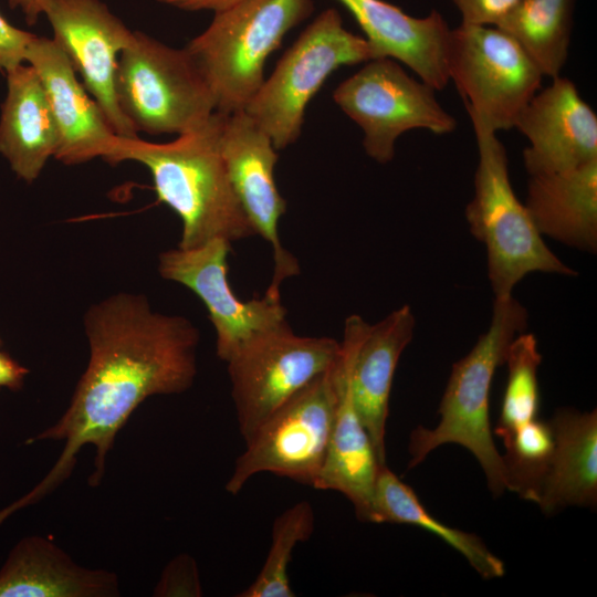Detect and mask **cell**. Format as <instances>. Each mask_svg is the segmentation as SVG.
<instances>
[{"mask_svg": "<svg viewBox=\"0 0 597 597\" xmlns=\"http://www.w3.org/2000/svg\"><path fill=\"white\" fill-rule=\"evenodd\" d=\"M84 327L90 359L69 408L53 426L27 441H63L62 452L30 493L0 512V521L67 480L86 444L95 447L88 483L97 486L106 455L133 411L151 396L181 394L195 381L197 327L184 316L153 311L144 295L118 293L104 298L86 312Z\"/></svg>", "mask_w": 597, "mask_h": 597, "instance_id": "6da1fadb", "label": "cell"}, {"mask_svg": "<svg viewBox=\"0 0 597 597\" xmlns=\"http://www.w3.org/2000/svg\"><path fill=\"white\" fill-rule=\"evenodd\" d=\"M222 113L193 132L168 143L119 136L108 164L133 160L150 172L159 201L181 220L178 248L192 249L213 240L230 243L255 235L230 184L220 150Z\"/></svg>", "mask_w": 597, "mask_h": 597, "instance_id": "7a4b0ae2", "label": "cell"}, {"mask_svg": "<svg viewBox=\"0 0 597 597\" xmlns=\"http://www.w3.org/2000/svg\"><path fill=\"white\" fill-rule=\"evenodd\" d=\"M527 312L513 296L494 300L491 324L473 348L453 364L442 396L440 421L433 429L418 426L410 434L408 470L446 443L468 449L480 463L494 496L506 486L502 455L495 448L489 416L490 389L496 368L504 364L513 338L527 325Z\"/></svg>", "mask_w": 597, "mask_h": 597, "instance_id": "3957f363", "label": "cell"}, {"mask_svg": "<svg viewBox=\"0 0 597 597\" xmlns=\"http://www.w3.org/2000/svg\"><path fill=\"white\" fill-rule=\"evenodd\" d=\"M479 153L474 196L467 205L471 233L486 249L488 276L494 300L512 296L514 286L534 272L566 276L576 271L546 245L510 181L504 145L496 133L471 121Z\"/></svg>", "mask_w": 597, "mask_h": 597, "instance_id": "277c9868", "label": "cell"}, {"mask_svg": "<svg viewBox=\"0 0 597 597\" xmlns=\"http://www.w3.org/2000/svg\"><path fill=\"white\" fill-rule=\"evenodd\" d=\"M312 11L313 0H241L214 13L185 49L213 96L216 112L245 108L264 81L270 54Z\"/></svg>", "mask_w": 597, "mask_h": 597, "instance_id": "5b68a950", "label": "cell"}, {"mask_svg": "<svg viewBox=\"0 0 597 597\" xmlns=\"http://www.w3.org/2000/svg\"><path fill=\"white\" fill-rule=\"evenodd\" d=\"M377 59L365 38L343 25L334 8L322 11L283 54L243 109L272 139L276 150L300 137L312 97L338 67Z\"/></svg>", "mask_w": 597, "mask_h": 597, "instance_id": "8992f818", "label": "cell"}, {"mask_svg": "<svg viewBox=\"0 0 597 597\" xmlns=\"http://www.w3.org/2000/svg\"><path fill=\"white\" fill-rule=\"evenodd\" d=\"M115 91L118 106L137 132L182 135L205 126L213 96L186 49L170 48L140 32L122 51Z\"/></svg>", "mask_w": 597, "mask_h": 597, "instance_id": "52a82bcc", "label": "cell"}, {"mask_svg": "<svg viewBox=\"0 0 597 597\" xmlns=\"http://www.w3.org/2000/svg\"><path fill=\"white\" fill-rule=\"evenodd\" d=\"M447 70L470 119L495 133L514 128L544 77L505 31L467 23L450 30Z\"/></svg>", "mask_w": 597, "mask_h": 597, "instance_id": "ba28073f", "label": "cell"}, {"mask_svg": "<svg viewBox=\"0 0 597 597\" xmlns=\"http://www.w3.org/2000/svg\"><path fill=\"white\" fill-rule=\"evenodd\" d=\"M339 347L332 337L295 334L287 321L242 345L226 364L244 442L290 398L329 369Z\"/></svg>", "mask_w": 597, "mask_h": 597, "instance_id": "9c48e42d", "label": "cell"}, {"mask_svg": "<svg viewBox=\"0 0 597 597\" xmlns=\"http://www.w3.org/2000/svg\"><path fill=\"white\" fill-rule=\"evenodd\" d=\"M335 363L290 398L244 442L245 449L237 458L226 483L227 492L237 495L253 475L262 472L314 486L336 410Z\"/></svg>", "mask_w": 597, "mask_h": 597, "instance_id": "30bf717a", "label": "cell"}, {"mask_svg": "<svg viewBox=\"0 0 597 597\" xmlns=\"http://www.w3.org/2000/svg\"><path fill=\"white\" fill-rule=\"evenodd\" d=\"M333 98L363 129L365 151L379 164L394 158L396 140L408 130L444 135L457 127L455 118L437 100L436 90L408 75L390 57L367 61L335 88Z\"/></svg>", "mask_w": 597, "mask_h": 597, "instance_id": "8fae6325", "label": "cell"}, {"mask_svg": "<svg viewBox=\"0 0 597 597\" xmlns=\"http://www.w3.org/2000/svg\"><path fill=\"white\" fill-rule=\"evenodd\" d=\"M231 243L213 239L192 249L176 248L159 254L158 271L167 281L195 293L206 306L216 331V353L227 363L255 335L286 321L281 298L265 294L243 301L229 282Z\"/></svg>", "mask_w": 597, "mask_h": 597, "instance_id": "7c38bea8", "label": "cell"}, {"mask_svg": "<svg viewBox=\"0 0 597 597\" xmlns=\"http://www.w3.org/2000/svg\"><path fill=\"white\" fill-rule=\"evenodd\" d=\"M219 144L230 184L255 235L272 249L273 274L264 294L281 298L282 283L300 274L301 269L279 234L286 201L274 178L276 149L271 137L244 111L223 114Z\"/></svg>", "mask_w": 597, "mask_h": 597, "instance_id": "4fadbf2b", "label": "cell"}, {"mask_svg": "<svg viewBox=\"0 0 597 597\" xmlns=\"http://www.w3.org/2000/svg\"><path fill=\"white\" fill-rule=\"evenodd\" d=\"M44 14L53 29L54 42L69 57L114 132L125 138L138 137L122 113L115 91L119 54L132 43L135 31L100 0H48Z\"/></svg>", "mask_w": 597, "mask_h": 597, "instance_id": "5bb4252c", "label": "cell"}, {"mask_svg": "<svg viewBox=\"0 0 597 597\" xmlns=\"http://www.w3.org/2000/svg\"><path fill=\"white\" fill-rule=\"evenodd\" d=\"M368 326L356 314L345 320L343 341L335 363L336 410L326 455L313 486L345 495L363 522H369L376 480L383 467L358 416L352 389L355 356Z\"/></svg>", "mask_w": 597, "mask_h": 597, "instance_id": "9a60e30c", "label": "cell"}, {"mask_svg": "<svg viewBox=\"0 0 597 597\" xmlns=\"http://www.w3.org/2000/svg\"><path fill=\"white\" fill-rule=\"evenodd\" d=\"M514 128L528 142L523 163L531 176L552 175L597 160V115L567 77L540 90Z\"/></svg>", "mask_w": 597, "mask_h": 597, "instance_id": "2e32d148", "label": "cell"}, {"mask_svg": "<svg viewBox=\"0 0 597 597\" xmlns=\"http://www.w3.org/2000/svg\"><path fill=\"white\" fill-rule=\"evenodd\" d=\"M25 62L36 71L48 96L59 130L54 158L64 165H78L114 156L119 136L94 98L78 81L69 57L53 39L34 36Z\"/></svg>", "mask_w": 597, "mask_h": 597, "instance_id": "e0dca14e", "label": "cell"}, {"mask_svg": "<svg viewBox=\"0 0 597 597\" xmlns=\"http://www.w3.org/2000/svg\"><path fill=\"white\" fill-rule=\"evenodd\" d=\"M337 1L354 17L377 59L401 62L436 91L448 85L447 48L451 29L437 10L416 18L384 0Z\"/></svg>", "mask_w": 597, "mask_h": 597, "instance_id": "ac0fdd59", "label": "cell"}, {"mask_svg": "<svg viewBox=\"0 0 597 597\" xmlns=\"http://www.w3.org/2000/svg\"><path fill=\"white\" fill-rule=\"evenodd\" d=\"M416 318L404 305L368 326L355 356L353 399L380 464H386L389 397L399 358L411 342Z\"/></svg>", "mask_w": 597, "mask_h": 597, "instance_id": "d6986e66", "label": "cell"}, {"mask_svg": "<svg viewBox=\"0 0 597 597\" xmlns=\"http://www.w3.org/2000/svg\"><path fill=\"white\" fill-rule=\"evenodd\" d=\"M7 95L1 104L0 154L28 184L42 172L59 147V130L44 86L30 64L6 72Z\"/></svg>", "mask_w": 597, "mask_h": 597, "instance_id": "ffe728a7", "label": "cell"}, {"mask_svg": "<svg viewBox=\"0 0 597 597\" xmlns=\"http://www.w3.org/2000/svg\"><path fill=\"white\" fill-rule=\"evenodd\" d=\"M117 576L88 569L52 541L21 540L0 569V597H109L118 596Z\"/></svg>", "mask_w": 597, "mask_h": 597, "instance_id": "44dd1931", "label": "cell"}, {"mask_svg": "<svg viewBox=\"0 0 597 597\" xmlns=\"http://www.w3.org/2000/svg\"><path fill=\"white\" fill-rule=\"evenodd\" d=\"M524 205L542 235L596 252L597 160L569 171L531 176Z\"/></svg>", "mask_w": 597, "mask_h": 597, "instance_id": "7402d4cb", "label": "cell"}, {"mask_svg": "<svg viewBox=\"0 0 597 597\" xmlns=\"http://www.w3.org/2000/svg\"><path fill=\"white\" fill-rule=\"evenodd\" d=\"M554 451L535 503L551 515L597 503V412L559 409L549 420Z\"/></svg>", "mask_w": 597, "mask_h": 597, "instance_id": "603a6c76", "label": "cell"}, {"mask_svg": "<svg viewBox=\"0 0 597 597\" xmlns=\"http://www.w3.org/2000/svg\"><path fill=\"white\" fill-rule=\"evenodd\" d=\"M369 522L408 524L427 530L460 553L484 579L502 577L503 562L473 533L448 526L433 517L413 490L387 465L380 467L376 480Z\"/></svg>", "mask_w": 597, "mask_h": 597, "instance_id": "cb8c5ba5", "label": "cell"}, {"mask_svg": "<svg viewBox=\"0 0 597 597\" xmlns=\"http://www.w3.org/2000/svg\"><path fill=\"white\" fill-rule=\"evenodd\" d=\"M576 0H520L498 25L526 52L544 77L561 75L567 61Z\"/></svg>", "mask_w": 597, "mask_h": 597, "instance_id": "d4e9b609", "label": "cell"}, {"mask_svg": "<svg viewBox=\"0 0 597 597\" xmlns=\"http://www.w3.org/2000/svg\"><path fill=\"white\" fill-rule=\"evenodd\" d=\"M312 505L301 501L282 512L273 522L272 541L255 579L238 597H294L289 566L294 548L314 532Z\"/></svg>", "mask_w": 597, "mask_h": 597, "instance_id": "484cf974", "label": "cell"}, {"mask_svg": "<svg viewBox=\"0 0 597 597\" xmlns=\"http://www.w3.org/2000/svg\"><path fill=\"white\" fill-rule=\"evenodd\" d=\"M542 355L533 334L520 333L510 343L504 363L507 383L494 432L503 439L515 429L537 418L540 389L537 370Z\"/></svg>", "mask_w": 597, "mask_h": 597, "instance_id": "4316f807", "label": "cell"}, {"mask_svg": "<svg viewBox=\"0 0 597 597\" xmlns=\"http://www.w3.org/2000/svg\"><path fill=\"white\" fill-rule=\"evenodd\" d=\"M502 441L506 450L502 458L507 490L534 502L554 451V432L549 421L536 418L515 429Z\"/></svg>", "mask_w": 597, "mask_h": 597, "instance_id": "83f0119b", "label": "cell"}, {"mask_svg": "<svg viewBox=\"0 0 597 597\" xmlns=\"http://www.w3.org/2000/svg\"><path fill=\"white\" fill-rule=\"evenodd\" d=\"M154 595L159 597H200L202 587L196 561L181 554L164 568Z\"/></svg>", "mask_w": 597, "mask_h": 597, "instance_id": "f1b7e54d", "label": "cell"}, {"mask_svg": "<svg viewBox=\"0 0 597 597\" xmlns=\"http://www.w3.org/2000/svg\"><path fill=\"white\" fill-rule=\"evenodd\" d=\"M461 23L498 27L520 0H451Z\"/></svg>", "mask_w": 597, "mask_h": 597, "instance_id": "f546056e", "label": "cell"}, {"mask_svg": "<svg viewBox=\"0 0 597 597\" xmlns=\"http://www.w3.org/2000/svg\"><path fill=\"white\" fill-rule=\"evenodd\" d=\"M34 34L12 25L0 13V72L25 62V52Z\"/></svg>", "mask_w": 597, "mask_h": 597, "instance_id": "4dcf8cb0", "label": "cell"}, {"mask_svg": "<svg viewBox=\"0 0 597 597\" xmlns=\"http://www.w3.org/2000/svg\"><path fill=\"white\" fill-rule=\"evenodd\" d=\"M29 370L12 359L8 354L0 352V389L15 390L22 387Z\"/></svg>", "mask_w": 597, "mask_h": 597, "instance_id": "1f68e13d", "label": "cell"}, {"mask_svg": "<svg viewBox=\"0 0 597 597\" xmlns=\"http://www.w3.org/2000/svg\"><path fill=\"white\" fill-rule=\"evenodd\" d=\"M158 2L187 11L211 10L214 13L223 11L241 0H157Z\"/></svg>", "mask_w": 597, "mask_h": 597, "instance_id": "d6a6232c", "label": "cell"}, {"mask_svg": "<svg viewBox=\"0 0 597 597\" xmlns=\"http://www.w3.org/2000/svg\"><path fill=\"white\" fill-rule=\"evenodd\" d=\"M11 9H20L29 25L36 23L40 14L44 13L48 0H8Z\"/></svg>", "mask_w": 597, "mask_h": 597, "instance_id": "836d02e7", "label": "cell"}, {"mask_svg": "<svg viewBox=\"0 0 597 597\" xmlns=\"http://www.w3.org/2000/svg\"><path fill=\"white\" fill-rule=\"evenodd\" d=\"M1 343V342H0Z\"/></svg>", "mask_w": 597, "mask_h": 597, "instance_id": "e575fe53", "label": "cell"}]
</instances>
